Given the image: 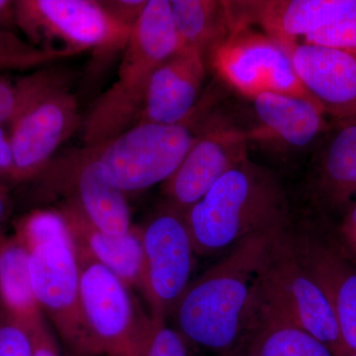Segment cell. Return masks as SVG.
I'll list each match as a JSON object with an SVG mask.
<instances>
[{
	"label": "cell",
	"instance_id": "obj_4",
	"mask_svg": "<svg viewBox=\"0 0 356 356\" xmlns=\"http://www.w3.org/2000/svg\"><path fill=\"white\" fill-rule=\"evenodd\" d=\"M23 97L9 122L16 166V184L31 181L43 172L54 154L79 128V100L62 70L40 69L21 77Z\"/></svg>",
	"mask_w": 356,
	"mask_h": 356
},
{
	"label": "cell",
	"instance_id": "obj_11",
	"mask_svg": "<svg viewBox=\"0 0 356 356\" xmlns=\"http://www.w3.org/2000/svg\"><path fill=\"white\" fill-rule=\"evenodd\" d=\"M33 294L58 334L77 355H86L81 307V267L74 240L54 241L29 248Z\"/></svg>",
	"mask_w": 356,
	"mask_h": 356
},
{
	"label": "cell",
	"instance_id": "obj_6",
	"mask_svg": "<svg viewBox=\"0 0 356 356\" xmlns=\"http://www.w3.org/2000/svg\"><path fill=\"white\" fill-rule=\"evenodd\" d=\"M86 355L142 356L154 330L131 289L108 268L77 254Z\"/></svg>",
	"mask_w": 356,
	"mask_h": 356
},
{
	"label": "cell",
	"instance_id": "obj_24",
	"mask_svg": "<svg viewBox=\"0 0 356 356\" xmlns=\"http://www.w3.org/2000/svg\"><path fill=\"white\" fill-rule=\"evenodd\" d=\"M302 43L356 53V0H344L343 6L331 19L310 33Z\"/></svg>",
	"mask_w": 356,
	"mask_h": 356
},
{
	"label": "cell",
	"instance_id": "obj_28",
	"mask_svg": "<svg viewBox=\"0 0 356 356\" xmlns=\"http://www.w3.org/2000/svg\"><path fill=\"white\" fill-rule=\"evenodd\" d=\"M23 97V84L21 79L15 81L0 76V125L8 123L19 108Z\"/></svg>",
	"mask_w": 356,
	"mask_h": 356
},
{
	"label": "cell",
	"instance_id": "obj_20",
	"mask_svg": "<svg viewBox=\"0 0 356 356\" xmlns=\"http://www.w3.org/2000/svg\"><path fill=\"white\" fill-rule=\"evenodd\" d=\"M240 353L259 356H337L262 297L261 287Z\"/></svg>",
	"mask_w": 356,
	"mask_h": 356
},
{
	"label": "cell",
	"instance_id": "obj_32",
	"mask_svg": "<svg viewBox=\"0 0 356 356\" xmlns=\"http://www.w3.org/2000/svg\"><path fill=\"white\" fill-rule=\"evenodd\" d=\"M0 184H16V166L9 135L0 125Z\"/></svg>",
	"mask_w": 356,
	"mask_h": 356
},
{
	"label": "cell",
	"instance_id": "obj_3",
	"mask_svg": "<svg viewBox=\"0 0 356 356\" xmlns=\"http://www.w3.org/2000/svg\"><path fill=\"white\" fill-rule=\"evenodd\" d=\"M177 51L170 0H149L122 53L116 81L83 121L84 147L102 145L138 123L154 72Z\"/></svg>",
	"mask_w": 356,
	"mask_h": 356
},
{
	"label": "cell",
	"instance_id": "obj_8",
	"mask_svg": "<svg viewBox=\"0 0 356 356\" xmlns=\"http://www.w3.org/2000/svg\"><path fill=\"white\" fill-rule=\"evenodd\" d=\"M287 226L276 233L269 248L262 274V297L341 356L346 350L331 302L295 254Z\"/></svg>",
	"mask_w": 356,
	"mask_h": 356
},
{
	"label": "cell",
	"instance_id": "obj_19",
	"mask_svg": "<svg viewBox=\"0 0 356 356\" xmlns=\"http://www.w3.org/2000/svg\"><path fill=\"white\" fill-rule=\"evenodd\" d=\"M259 128L248 140H271L293 149L313 144L327 130L325 111L314 100L284 93L264 92L254 98Z\"/></svg>",
	"mask_w": 356,
	"mask_h": 356
},
{
	"label": "cell",
	"instance_id": "obj_12",
	"mask_svg": "<svg viewBox=\"0 0 356 356\" xmlns=\"http://www.w3.org/2000/svg\"><path fill=\"white\" fill-rule=\"evenodd\" d=\"M39 178L51 191L67 194V202L105 233L122 235L132 228L126 194L107 179L86 147L54 159Z\"/></svg>",
	"mask_w": 356,
	"mask_h": 356
},
{
	"label": "cell",
	"instance_id": "obj_30",
	"mask_svg": "<svg viewBox=\"0 0 356 356\" xmlns=\"http://www.w3.org/2000/svg\"><path fill=\"white\" fill-rule=\"evenodd\" d=\"M334 238L341 252L356 264V203L344 212Z\"/></svg>",
	"mask_w": 356,
	"mask_h": 356
},
{
	"label": "cell",
	"instance_id": "obj_18",
	"mask_svg": "<svg viewBox=\"0 0 356 356\" xmlns=\"http://www.w3.org/2000/svg\"><path fill=\"white\" fill-rule=\"evenodd\" d=\"M58 210L67 221L77 254L102 264L129 287L140 288L144 262L140 227L113 235L96 228L72 203L65 201Z\"/></svg>",
	"mask_w": 356,
	"mask_h": 356
},
{
	"label": "cell",
	"instance_id": "obj_16",
	"mask_svg": "<svg viewBox=\"0 0 356 356\" xmlns=\"http://www.w3.org/2000/svg\"><path fill=\"white\" fill-rule=\"evenodd\" d=\"M344 0H259L226 1L232 33L261 26L264 34L288 51L320 29L343 6Z\"/></svg>",
	"mask_w": 356,
	"mask_h": 356
},
{
	"label": "cell",
	"instance_id": "obj_35",
	"mask_svg": "<svg viewBox=\"0 0 356 356\" xmlns=\"http://www.w3.org/2000/svg\"><path fill=\"white\" fill-rule=\"evenodd\" d=\"M341 356H356V353H346Z\"/></svg>",
	"mask_w": 356,
	"mask_h": 356
},
{
	"label": "cell",
	"instance_id": "obj_26",
	"mask_svg": "<svg viewBox=\"0 0 356 356\" xmlns=\"http://www.w3.org/2000/svg\"><path fill=\"white\" fill-rule=\"evenodd\" d=\"M0 356H33L31 329L0 304Z\"/></svg>",
	"mask_w": 356,
	"mask_h": 356
},
{
	"label": "cell",
	"instance_id": "obj_21",
	"mask_svg": "<svg viewBox=\"0 0 356 356\" xmlns=\"http://www.w3.org/2000/svg\"><path fill=\"white\" fill-rule=\"evenodd\" d=\"M318 159L314 178L321 205L346 212L356 203V121H337Z\"/></svg>",
	"mask_w": 356,
	"mask_h": 356
},
{
	"label": "cell",
	"instance_id": "obj_15",
	"mask_svg": "<svg viewBox=\"0 0 356 356\" xmlns=\"http://www.w3.org/2000/svg\"><path fill=\"white\" fill-rule=\"evenodd\" d=\"M300 83L337 121L356 114V53L306 43L287 51Z\"/></svg>",
	"mask_w": 356,
	"mask_h": 356
},
{
	"label": "cell",
	"instance_id": "obj_33",
	"mask_svg": "<svg viewBox=\"0 0 356 356\" xmlns=\"http://www.w3.org/2000/svg\"><path fill=\"white\" fill-rule=\"evenodd\" d=\"M0 27L13 31L15 24V1L0 0Z\"/></svg>",
	"mask_w": 356,
	"mask_h": 356
},
{
	"label": "cell",
	"instance_id": "obj_9",
	"mask_svg": "<svg viewBox=\"0 0 356 356\" xmlns=\"http://www.w3.org/2000/svg\"><path fill=\"white\" fill-rule=\"evenodd\" d=\"M143 262L140 289L153 320H166L191 284L193 240L185 213L166 202L140 227Z\"/></svg>",
	"mask_w": 356,
	"mask_h": 356
},
{
	"label": "cell",
	"instance_id": "obj_10",
	"mask_svg": "<svg viewBox=\"0 0 356 356\" xmlns=\"http://www.w3.org/2000/svg\"><path fill=\"white\" fill-rule=\"evenodd\" d=\"M209 58L218 76L248 98L275 92L314 100L300 83L289 53L252 27L232 33Z\"/></svg>",
	"mask_w": 356,
	"mask_h": 356
},
{
	"label": "cell",
	"instance_id": "obj_17",
	"mask_svg": "<svg viewBox=\"0 0 356 356\" xmlns=\"http://www.w3.org/2000/svg\"><path fill=\"white\" fill-rule=\"evenodd\" d=\"M205 74L200 53L177 51L154 72L138 122L177 125L191 121Z\"/></svg>",
	"mask_w": 356,
	"mask_h": 356
},
{
	"label": "cell",
	"instance_id": "obj_29",
	"mask_svg": "<svg viewBox=\"0 0 356 356\" xmlns=\"http://www.w3.org/2000/svg\"><path fill=\"white\" fill-rule=\"evenodd\" d=\"M149 0H100L103 8L122 24L133 28L139 21Z\"/></svg>",
	"mask_w": 356,
	"mask_h": 356
},
{
	"label": "cell",
	"instance_id": "obj_2",
	"mask_svg": "<svg viewBox=\"0 0 356 356\" xmlns=\"http://www.w3.org/2000/svg\"><path fill=\"white\" fill-rule=\"evenodd\" d=\"M196 254L227 252L248 236L290 222L286 193L276 175L247 159L222 175L185 213Z\"/></svg>",
	"mask_w": 356,
	"mask_h": 356
},
{
	"label": "cell",
	"instance_id": "obj_36",
	"mask_svg": "<svg viewBox=\"0 0 356 356\" xmlns=\"http://www.w3.org/2000/svg\"><path fill=\"white\" fill-rule=\"evenodd\" d=\"M235 356H259V355H250V353H240V355H236Z\"/></svg>",
	"mask_w": 356,
	"mask_h": 356
},
{
	"label": "cell",
	"instance_id": "obj_37",
	"mask_svg": "<svg viewBox=\"0 0 356 356\" xmlns=\"http://www.w3.org/2000/svg\"><path fill=\"white\" fill-rule=\"evenodd\" d=\"M348 120H355V121H356V114L355 115V116L353 117V118L348 119Z\"/></svg>",
	"mask_w": 356,
	"mask_h": 356
},
{
	"label": "cell",
	"instance_id": "obj_22",
	"mask_svg": "<svg viewBox=\"0 0 356 356\" xmlns=\"http://www.w3.org/2000/svg\"><path fill=\"white\" fill-rule=\"evenodd\" d=\"M170 6L178 51H198L206 58L231 36L224 0H170Z\"/></svg>",
	"mask_w": 356,
	"mask_h": 356
},
{
	"label": "cell",
	"instance_id": "obj_14",
	"mask_svg": "<svg viewBox=\"0 0 356 356\" xmlns=\"http://www.w3.org/2000/svg\"><path fill=\"white\" fill-rule=\"evenodd\" d=\"M295 254L331 302L346 353H356V264L337 247L334 236L286 228Z\"/></svg>",
	"mask_w": 356,
	"mask_h": 356
},
{
	"label": "cell",
	"instance_id": "obj_23",
	"mask_svg": "<svg viewBox=\"0 0 356 356\" xmlns=\"http://www.w3.org/2000/svg\"><path fill=\"white\" fill-rule=\"evenodd\" d=\"M29 254L17 236L0 238V304L32 329L44 316L33 294Z\"/></svg>",
	"mask_w": 356,
	"mask_h": 356
},
{
	"label": "cell",
	"instance_id": "obj_34",
	"mask_svg": "<svg viewBox=\"0 0 356 356\" xmlns=\"http://www.w3.org/2000/svg\"><path fill=\"white\" fill-rule=\"evenodd\" d=\"M13 204L8 185L0 184V229L10 216Z\"/></svg>",
	"mask_w": 356,
	"mask_h": 356
},
{
	"label": "cell",
	"instance_id": "obj_27",
	"mask_svg": "<svg viewBox=\"0 0 356 356\" xmlns=\"http://www.w3.org/2000/svg\"><path fill=\"white\" fill-rule=\"evenodd\" d=\"M154 330L142 356H188L184 337L165 320H153Z\"/></svg>",
	"mask_w": 356,
	"mask_h": 356
},
{
	"label": "cell",
	"instance_id": "obj_5",
	"mask_svg": "<svg viewBox=\"0 0 356 356\" xmlns=\"http://www.w3.org/2000/svg\"><path fill=\"white\" fill-rule=\"evenodd\" d=\"M15 24L30 44L58 58L88 51L113 57L123 53L133 29L97 0H16Z\"/></svg>",
	"mask_w": 356,
	"mask_h": 356
},
{
	"label": "cell",
	"instance_id": "obj_7",
	"mask_svg": "<svg viewBox=\"0 0 356 356\" xmlns=\"http://www.w3.org/2000/svg\"><path fill=\"white\" fill-rule=\"evenodd\" d=\"M189 123L138 122L102 145L84 147L112 184L126 195L138 193L165 184L177 170L195 138Z\"/></svg>",
	"mask_w": 356,
	"mask_h": 356
},
{
	"label": "cell",
	"instance_id": "obj_1",
	"mask_svg": "<svg viewBox=\"0 0 356 356\" xmlns=\"http://www.w3.org/2000/svg\"><path fill=\"white\" fill-rule=\"evenodd\" d=\"M281 229L245 238L188 285L172 313L184 339L222 355L240 353L269 248Z\"/></svg>",
	"mask_w": 356,
	"mask_h": 356
},
{
	"label": "cell",
	"instance_id": "obj_13",
	"mask_svg": "<svg viewBox=\"0 0 356 356\" xmlns=\"http://www.w3.org/2000/svg\"><path fill=\"white\" fill-rule=\"evenodd\" d=\"M248 132L210 125L194 138L177 170L163 184L166 202L186 213L218 180L248 158Z\"/></svg>",
	"mask_w": 356,
	"mask_h": 356
},
{
	"label": "cell",
	"instance_id": "obj_31",
	"mask_svg": "<svg viewBox=\"0 0 356 356\" xmlns=\"http://www.w3.org/2000/svg\"><path fill=\"white\" fill-rule=\"evenodd\" d=\"M33 356H63L44 320L31 329Z\"/></svg>",
	"mask_w": 356,
	"mask_h": 356
},
{
	"label": "cell",
	"instance_id": "obj_25",
	"mask_svg": "<svg viewBox=\"0 0 356 356\" xmlns=\"http://www.w3.org/2000/svg\"><path fill=\"white\" fill-rule=\"evenodd\" d=\"M56 60H58L56 56L33 46L13 31L0 27V72H25L44 67Z\"/></svg>",
	"mask_w": 356,
	"mask_h": 356
}]
</instances>
